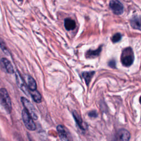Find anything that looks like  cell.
I'll return each instance as SVG.
<instances>
[{
	"label": "cell",
	"mask_w": 141,
	"mask_h": 141,
	"mask_svg": "<svg viewBox=\"0 0 141 141\" xmlns=\"http://www.w3.org/2000/svg\"><path fill=\"white\" fill-rule=\"evenodd\" d=\"M0 103L8 114L12 111V102L7 90L5 88L0 89Z\"/></svg>",
	"instance_id": "6da1fadb"
},
{
	"label": "cell",
	"mask_w": 141,
	"mask_h": 141,
	"mask_svg": "<svg viewBox=\"0 0 141 141\" xmlns=\"http://www.w3.org/2000/svg\"><path fill=\"white\" fill-rule=\"evenodd\" d=\"M121 61L122 65L126 67H129L133 64L134 55L132 48L131 47L125 48L121 54Z\"/></svg>",
	"instance_id": "7a4b0ae2"
},
{
	"label": "cell",
	"mask_w": 141,
	"mask_h": 141,
	"mask_svg": "<svg viewBox=\"0 0 141 141\" xmlns=\"http://www.w3.org/2000/svg\"><path fill=\"white\" fill-rule=\"evenodd\" d=\"M22 116L24 125L29 130L34 131L36 130V125L33 121L34 119L26 109L23 110Z\"/></svg>",
	"instance_id": "3957f363"
},
{
	"label": "cell",
	"mask_w": 141,
	"mask_h": 141,
	"mask_svg": "<svg viewBox=\"0 0 141 141\" xmlns=\"http://www.w3.org/2000/svg\"><path fill=\"white\" fill-rule=\"evenodd\" d=\"M21 101L24 107V109H26L27 111L30 115L32 118L34 120H37L38 117L36 113V110L34 106L31 102L28 100L27 98H24V97H22L21 98Z\"/></svg>",
	"instance_id": "277c9868"
},
{
	"label": "cell",
	"mask_w": 141,
	"mask_h": 141,
	"mask_svg": "<svg viewBox=\"0 0 141 141\" xmlns=\"http://www.w3.org/2000/svg\"><path fill=\"white\" fill-rule=\"evenodd\" d=\"M57 130L61 141H73L71 133L65 126L59 125L57 127Z\"/></svg>",
	"instance_id": "5b68a950"
},
{
	"label": "cell",
	"mask_w": 141,
	"mask_h": 141,
	"mask_svg": "<svg viewBox=\"0 0 141 141\" xmlns=\"http://www.w3.org/2000/svg\"><path fill=\"white\" fill-rule=\"evenodd\" d=\"M109 6L112 11L116 15H121L123 13V5L118 0H111L110 2Z\"/></svg>",
	"instance_id": "8992f818"
},
{
	"label": "cell",
	"mask_w": 141,
	"mask_h": 141,
	"mask_svg": "<svg viewBox=\"0 0 141 141\" xmlns=\"http://www.w3.org/2000/svg\"><path fill=\"white\" fill-rule=\"evenodd\" d=\"M130 133L128 131L125 129L119 130L114 136L112 141H129Z\"/></svg>",
	"instance_id": "52a82bcc"
},
{
	"label": "cell",
	"mask_w": 141,
	"mask_h": 141,
	"mask_svg": "<svg viewBox=\"0 0 141 141\" xmlns=\"http://www.w3.org/2000/svg\"><path fill=\"white\" fill-rule=\"evenodd\" d=\"M0 66L3 71L9 74H13L14 73L13 67L11 62L6 58H3L0 60Z\"/></svg>",
	"instance_id": "ba28073f"
},
{
	"label": "cell",
	"mask_w": 141,
	"mask_h": 141,
	"mask_svg": "<svg viewBox=\"0 0 141 141\" xmlns=\"http://www.w3.org/2000/svg\"><path fill=\"white\" fill-rule=\"evenodd\" d=\"M16 77L17 83L19 87V88H20L27 95H29V94H30V92L29 91V89L28 87L26 85V83L24 82L20 74L19 73L18 71H17L16 73Z\"/></svg>",
	"instance_id": "9c48e42d"
},
{
	"label": "cell",
	"mask_w": 141,
	"mask_h": 141,
	"mask_svg": "<svg viewBox=\"0 0 141 141\" xmlns=\"http://www.w3.org/2000/svg\"><path fill=\"white\" fill-rule=\"evenodd\" d=\"M131 26L134 29L141 31V17H133L130 21Z\"/></svg>",
	"instance_id": "30bf717a"
},
{
	"label": "cell",
	"mask_w": 141,
	"mask_h": 141,
	"mask_svg": "<svg viewBox=\"0 0 141 141\" xmlns=\"http://www.w3.org/2000/svg\"><path fill=\"white\" fill-rule=\"evenodd\" d=\"M76 24L74 20L70 18H66L65 20V27L68 31L72 30L75 29Z\"/></svg>",
	"instance_id": "8fae6325"
},
{
	"label": "cell",
	"mask_w": 141,
	"mask_h": 141,
	"mask_svg": "<svg viewBox=\"0 0 141 141\" xmlns=\"http://www.w3.org/2000/svg\"><path fill=\"white\" fill-rule=\"evenodd\" d=\"M102 47L100 46L98 49L95 50H89L87 51L85 53V56L87 58H89V59H91V58H95L97 56H98L101 51Z\"/></svg>",
	"instance_id": "7c38bea8"
},
{
	"label": "cell",
	"mask_w": 141,
	"mask_h": 141,
	"mask_svg": "<svg viewBox=\"0 0 141 141\" xmlns=\"http://www.w3.org/2000/svg\"><path fill=\"white\" fill-rule=\"evenodd\" d=\"M30 94L33 100L37 103H40L42 101V96L38 90H30Z\"/></svg>",
	"instance_id": "4fadbf2b"
},
{
	"label": "cell",
	"mask_w": 141,
	"mask_h": 141,
	"mask_svg": "<svg viewBox=\"0 0 141 141\" xmlns=\"http://www.w3.org/2000/svg\"><path fill=\"white\" fill-rule=\"evenodd\" d=\"M28 87L29 90H35L37 88L36 83L35 79L31 76H28Z\"/></svg>",
	"instance_id": "5bb4252c"
},
{
	"label": "cell",
	"mask_w": 141,
	"mask_h": 141,
	"mask_svg": "<svg viewBox=\"0 0 141 141\" xmlns=\"http://www.w3.org/2000/svg\"><path fill=\"white\" fill-rule=\"evenodd\" d=\"M72 114H73V116L74 119L76 121L77 124L78 125V126H79L80 128H81L82 130H84V126H83V120L80 116V115L75 111L73 112Z\"/></svg>",
	"instance_id": "9a60e30c"
},
{
	"label": "cell",
	"mask_w": 141,
	"mask_h": 141,
	"mask_svg": "<svg viewBox=\"0 0 141 141\" xmlns=\"http://www.w3.org/2000/svg\"><path fill=\"white\" fill-rule=\"evenodd\" d=\"M94 75V72H85L83 73L82 76L83 78L85 81V83L87 85H88L89 83Z\"/></svg>",
	"instance_id": "2e32d148"
},
{
	"label": "cell",
	"mask_w": 141,
	"mask_h": 141,
	"mask_svg": "<svg viewBox=\"0 0 141 141\" xmlns=\"http://www.w3.org/2000/svg\"><path fill=\"white\" fill-rule=\"evenodd\" d=\"M0 47H1L2 50L3 51V52L4 53H5V54H6V55L9 54V52L7 49V47L6 46V44L1 38H0Z\"/></svg>",
	"instance_id": "e0dca14e"
},
{
	"label": "cell",
	"mask_w": 141,
	"mask_h": 141,
	"mask_svg": "<svg viewBox=\"0 0 141 141\" xmlns=\"http://www.w3.org/2000/svg\"><path fill=\"white\" fill-rule=\"evenodd\" d=\"M121 38H122V36H121V34L116 33L113 37H112L111 40L114 43L118 42L121 39Z\"/></svg>",
	"instance_id": "ac0fdd59"
},
{
	"label": "cell",
	"mask_w": 141,
	"mask_h": 141,
	"mask_svg": "<svg viewBox=\"0 0 141 141\" xmlns=\"http://www.w3.org/2000/svg\"><path fill=\"white\" fill-rule=\"evenodd\" d=\"M109 66L111 68L115 69V68H116V62H115V61L114 60H111V61H109Z\"/></svg>",
	"instance_id": "d6986e66"
},
{
	"label": "cell",
	"mask_w": 141,
	"mask_h": 141,
	"mask_svg": "<svg viewBox=\"0 0 141 141\" xmlns=\"http://www.w3.org/2000/svg\"><path fill=\"white\" fill-rule=\"evenodd\" d=\"M88 115L91 118H96L97 116V114L96 113V111H92L89 112V113L88 114Z\"/></svg>",
	"instance_id": "ffe728a7"
},
{
	"label": "cell",
	"mask_w": 141,
	"mask_h": 141,
	"mask_svg": "<svg viewBox=\"0 0 141 141\" xmlns=\"http://www.w3.org/2000/svg\"><path fill=\"white\" fill-rule=\"evenodd\" d=\"M139 103L141 104V96L140 97V98H139Z\"/></svg>",
	"instance_id": "44dd1931"
},
{
	"label": "cell",
	"mask_w": 141,
	"mask_h": 141,
	"mask_svg": "<svg viewBox=\"0 0 141 141\" xmlns=\"http://www.w3.org/2000/svg\"><path fill=\"white\" fill-rule=\"evenodd\" d=\"M19 1H23V0H18Z\"/></svg>",
	"instance_id": "7402d4cb"
}]
</instances>
